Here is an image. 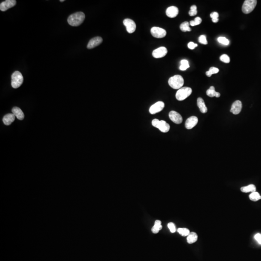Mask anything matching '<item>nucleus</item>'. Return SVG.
Masks as SVG:
<instances>
[{"label":"nucleus","mask_w":261,"mask_h":261,"mask_svg":"<svg viewBox=\"0 0 261 261\" xmlns=\"http://www.w3.org/2000/svg\"><path fill=\"white\" fill-rule=\"evenodd\" d=\"M85 18V15L84 13L78 12L71 15L68 17L67 21L71 26H78L83 23Z\"/></svg>","instance_id":"nucleus-1"},{"label":"nucleus","mask_w":261,"mask_h":261,"mask_svg":"<svg viewBox=\"0 0 261 261\" xmlns=\"http://www.w3.org/2000/svg\"><path fill=\"white\" fill-rule=\"evenodd\" d=\"M184 82V79L180 75H175L171 77L168 80L169 85L174 89H180L183 86Z\"/></svg>","instance_id":"nucleus-2"},{"label":"nucleus","mask_w":261,"mask_h":261,"mask_svg":"<svg viewBox=\"0 0 261 261\" xmlns=\"http://www.w3.org/2000/svg\"><path fill=\"white\" fill-rule=\"evenodd\" d=\"M23 74L19 71H15L11 76L12 87L14 89H17L23 84Z\"/></svg>","instance_id":"nucleus-3"},{"label":"nucleus","mask_w":261,"mask_h":261,"mask_svg":"<svg viewBox=\"0 0 261 261\" xmlns=\"http://www.w3.org/2000/svg\"><path fill=\"white\" fill-rule=\"evenodd\" d=\"M192 93V89L189 87H182L176 93V97L178 101H183L188 98Z\"/></svg>","instance_id":"nucleus-4"},{"label":"nucleus","mask_w":261,"mask_h":261,"mask_svg":"<svg viewBox=\"0 0 261 261\" xmlns=\"http://www.w3.org/2000/svg\"><path fill=\"white\" fill-rule=\"evenodd\" d=\"M152 125L157 128L162 132H167L169 131L170 125L164 120H159L158 119H154L152 121Z\"/></svg>","instance_id":"nucleus-5"},{"label":"nucleus","mask_w":261,"mask_h":261,"mask_svg":"<svg viewBox=\"0 0 261 261\" xmlns=\"http://www.w3.org/2000/svg\"><path fill=\"white\" fill-rule=\"evenodd\" d=\"M256 0H246L242 8V11L244 14H249L254 9L257 5Z\"/></svg>","instance_id":"nucleus-6"},{"label":"nucleus","mask_w":261,"mask_h":261,"mask_svg":"<svg viewBox=\"0 0 261 261\" xmlns=\"http://www.w3.org/2000/svg\"><path fill=\"white\" fill-rule=\"evenodd\" d=\"M150 32L152 36L157 38H163L166 35V31L165 29L158 27H152Z\"/></svg>","instance_id":"nucleus-7"},{"label":"nucleus","mask_w":261,"mask_h":261,"mask_svg":"<svg viewBox=\"0 0 261 261\" xmlns=\"http://www.w3.org/2000/svg\"><path fill=\"white\" fill-rule=\"evenodd\" d=\"M123 24L126 28L127 31L129 34H132L136 30V24L131 19H126L124 20Z\"/></svg>","instance_id":"nucleus-8"},{"label":"nucleus","mask_w":261,"mask_h":261,"mask_svg":"<svg viewBox=\"0 0 261 261\" xmlns=\"http://www.w3.org/2000/svg\"><path fill=\"white\" fill-rule=\"evenodd\" d=\"M164 107H165V104L163 102H157V103L151 105L149 111L151 114H156L157 113L161 112L163 109Z\"/></svg>","instance_id":"nucleus-9"},{"label":"nucleus","mask_w":261,"mask_h":261,"mask_svg":"<svg viewBox=\"0 0 261 261\" xmlns=\"http://www.w3.org/2000/svg\"><path fill=\"white\" fill-rule=\"evenodd\" d=\"M16 3L17 1L15 0H6L0 4V10L2 11H5L8 9L13 8Z\"/></svg>","instance_id":"nucleus-10"},{"label":"nucleus","mask_w":261,"mask_h":261,"mask_svg":"<svg viewBox=\"0 0 261 261\" xmlns=\"http://www.w3.org/2000/svg\"><path fill=\"white\" fill-rule=\"evenodd\" d=\"M167 53V50L164 47H161L153 51L152 56L155 58H161L165 57Z\"/></svg>","instance_id":"nucleus-11"},{"label":"nucleus","mask_w":261,"mask_h":261,"mask_svg":"<svg viewBox=\"0 0 261 261\" xmlns=\"http://www.w3.org/2000/svg\"><path fill=\"white\" fill-rule=\"evenodd\" d=\"M169 117L170 120L175 123L181 124L183 121L182 116L181 115V114L175 111L170 112Z\"/></svg>","instance_id":"nucleus-12"},{"label":"nucleus","mask_w":261,"mask_h":261,"mask_svg":"<svg viewBox=\"0 0 261 261\" xmlns=\"http://www.w3.org/2000/svg\"><path fill=\"white\" fill-rule=\"evenodd\" d=\"M103 42V39L100 36L94 37L90 40L87 45L88 49H92L100 45Z\"/></svg>","instance_id":"nucleus-13"},{"label":"nucleus","mask_w":261,"mask_h":261,"mask_svg":"<svg viewBox=\"0 0 261 261\" xmlns=\"http://www.w3.org/2000/svg\"><path fill=\"white\" fill-rule=\"evenodd\" d=\"M242 108V104L241 102L239 100L235 101L232 105L230 112L234 115H238L239 114L241 111Z\"/></svg>","instance_id":"nucleus-14"},{"label":"nucleus","mask_w":261,"mask_h":261,"mask_svg":"<svg viewBox=\"0 0 261 261\" xmlns=\"http://www.w3.org/2000/svg\"><path fill=\"white\" fill-rule=\"evenodd\" d=\"M198 118L196 116H192L187 119L185 123V127L186 129H192L196 126L198 123Z\"/></svg>","instance_id":"nucleus-15"},{"label":"nucleus","mask_w":261,"mask_h":261,"mask_svg":"<svg viewBox=\"0 0 261 261\" xmlns=\"http://www.w3.org/2000/svg\"><path fill=\"white\" fill-rule=\"evenodd\" d=\"M178 9L175 6H171L167 8L166 10V14L168 17L170 18H174L178 16Z\"/></svg>","instance_id":"nucleus-16"},{"label":"nucleus","mask_w":261,"mask_h":261,"mask_svg":"<svg viewBox=\"0 0 261 261\" xmlns=\"http://www.w3.org/2000/svg\"><path fill=\"white\" fill-rule=\"evenodd\" d=\"M12 112L13 114L19 120H23L24 118V114L20 108L14 107L13 108Z\"/></svg>","instance_id":"nucleus-17"},{"label":"nucleus","mask_w":261,"mask_h":261,"mask_svg":"<svg viewBox=\"0 0 261 261\" xmlns=\"http://www.w3.org/2000/svg\"><path fill=\"white\" fill-rule=\"evenodd\" d=\"M16 117L13 114H8L5 116L3 118V121L4 123L6 125H9L15 120Z\"/></svg>","instance_id":"nucleus-18"},{"label":"nucleus","mask_w":261,"mask_h":261,"mask_svg":"<svg viewBox=\"0 0 261 261\" xmlns=\"http://www.w3.org/2000/svg\"><path fill=\"white\" fill-rule=\"evenodd\" d=\"M197 105L202 113H206L208 111V108L205 105L204 101L201 97L197 99Z\"/></svg>","instance_id":"nucleus-19"},{"label":"nucleus","mask_w":261,"mask_h":261,"mask_svg":"<svg viewBox=\"0 0 261 261\" xmlns=\"http://www.w3.org/2000/svg\"><path fill=\"white\" fill-rule=\"evenodd\" d=\"M207 95L210 97H216L217 98H219L220 96V94L218 92H216L215 90V88L213 86H211L209 89H208L206 92Z\"/></svg>","instance_id":"nucleus-20"},{"label":"nucleus","mask_w":261,"mask_h":261,"mask_svg":"<svg viewBox=\"0 0 261 261\" xmlns=\"http://www.w3.org/2000/svg\"><path fill=\"white\" fill-rule=\"evenodd\" d=\"M198 239V235L195 232H191L187 236V242L189 244H193L197 241Z\"/></svg>","instance_id":"nucleus-21"},{"label":"nucleus","mask_w":261,"mask_h":261,"mask_svg":"<svg viewBox=\"0 0 261 261\" xmlns=\"http://www.w3.org/2000/svg\"><path fill=\"white\" fill-rule=\"evenodd\" d=\"M162 229V225L161 221L159 220H156L155 222L154 225L152 227L151 231L152 233L154 234H157L159 231L161 230Z\"/></svg>","instance_id":"nucleus-22"},{"label":"nucleus","mask_w":261,"mask_h":261,"mask_svg":"<svg viewBox=\"0 0 261 261\" xmlns=\"http://www.w3.org/2000/svg\"><path fill=\"white\" fill-rule=\"evenodd\" d=\"M241 191L243 193H253L256 192V188L255 186L253 184H250L249 185L242 187L241 188Z\"/></svg>","instance_id":"nucleus-23"},{"label":"nucleus","mask_w":261,"mask_h":261,"mask_svg":"<svg viewBox=\"0 0 261 261\" xmlns=\"http://www.w3.org/2000/svg\"><path fill=\"white\" fill-rule=\"evenodd\" d=\"M249 198L250 200L253 201L254 202H256V201L261 199V196L258 192H254L251 193L250 194Z\"/></svg>","instance_id":"nucleus-24"},{"label":"nucleus","mask_w":261,"mask_h":261,"mask_svg":"<svg viewBox=\"0 0 261 261\" xmlns=\"http://www.w3.org/2000/svg\"><path fill=\"white\" fill-rule=\"evenodd\" d=\"M180 29H181V31H182L183 32H191L192 31L191 28L190 27L189 23L187 21H185L184 23L181 24V25H180Z\"/></svg>","instance_id":"nucleus-25"},{"label":"nucleus","mask_w":261,"mask_h":261,"mask_svg":"<svg viewBox=\"0 0 261 261\" xmlns=\"http://www.w3.org/2000/svg\"><path fill=\"white\" fill-rule=\"evenodd\" d=\"M181 65L180 66V69L181 71H185L189 68L190 65L188 61L186 59H182L181 62Z\"/></svg>","instance_id":"nucleus-26"},{"label":"nucleus","mask_w":261,"mask_h":261,"mask_svg":"<svg viewBox=\"0 0 261 261\" xmlns=\"http://www.w3.org/2000/svg\"><path fill=\"white\" fill-rule=\"evenodd\" d=\"M178 232L183 236H186L190 233L189 230L186 228H180L178 229Z\"/></svg>","instance_id":"nucleus-27"},{"label":"nucleus","mask_w":261,"mask_h":261,"mask_svg":"<svg viewBox=\"0 0 261 261\" xmlns=\"http://www.w3.org/2000/svg\"><path fill=\"white\" fill-rule=\"evenodd\" d=\"M219 69L216 67H211L209 69V71L206 72V75L208 77H211L213 74H215L219 73Z\"/></svg>","instance_id":"nucleus-28"},{"label":"nucleus","mask_w":261,"mask_h":261,"mask_svg":"<svg viewBox=\"0 0 261 261\" xmlns=\"http://www.w3.org/2000/svg\"><path fill=\"white\" fill-rule=\"evenodd\" d=\"M202 23V19L200 17H196L194 19V20H192L190 23V25L192 26H196V25H199L200 24Z\"/></svg>","instance_id":"nucleus-29"},{"label":"nucleus","mask_w":261,"mask_h":261,"mask_svg":"<svg viewBox=\"0 0 261 261\" xmlns=\"http://www.w3.org/2000/svg\"><path fill=\"white\" fill-rule=\"evenodd\" d=\"M218 41L220 43L222 44L223 45H229V41L225 37H219L218 38Z\"/></svg>","instance_id":"nucleus-30"},{"label":"nucleus","mask_w":261,"mask_h":261,"mask_svg":"<svg viewBox=\"0 0 261 261\" xmlns=\"http://www.w3.org/2000/svg\"><path fill=\"white\" fill-rule=\"evenodd\" d=\"M197 14V7L196 5H192L190 8L189 14L190 16H194Z\"/></svg>","instance_id":"nucleus-31"},{"label":"nucleus","mask_w":261,"mask_h":261,"mask_svg":"<svg viewBox=\"0 0 261 261\" xmlns=\"http://www.w3.org/2000/svg\"><path fill=\"white\" fill-rule=\"evenodd\" d=\"M210 16H211V17L213 23H218V21H219V19H218V17H219V14H218V13L214 12L211 13Z\"/></svg>","instance_id":"nucleus-32"},{"label":"nucleus","mask_w":261,"mask_h":261,"mask_svg":"<svg viewBox=\"0 0 261 261\" xmlns=\"http://www.w3.org/2000/svg\"><path fill=\"white\" fill-rule=\"evenodd\" d=\"M220 60L224 63H228L230 62L229 56L226 54H223L220 57Z\"/></svg>","instance_id":"nucleus-33"},{"label":"nucleus","mask_w":261,"mask_h":261,"mask_svg":"<svg viewBox=\"0 0 261 261\" xmlns=\"http://www.w3.org/2000/svg\"><path fill=\"white\" fill-rule=\"evenodd\" d=\"M199 42L200 43L202 44L203 45H207L208 44V41L207 40V37L205 35H202L200 36L199 38Z\"/></svg>","instance_id":"nucleus-34"},{"label":"nucleus","mask_w":261,"mask_h":261,"mask_svg":"<svg viewBox=\"0 0 261 261\" xmlns=\"http://www.w3.org/2000/svg\"><path fill=\"white\" fill-rule=\"evenodd\" d=\"M168 227L171 233H174L176 232V226L175 225L174 223H169L168 224Z\"/></svg>","instance_id":"nucleus-35"},{"label":"nucleus","mask_w":261,"mask_h":261,"mask_svg":"<svg viewBox=\"0 0 261 261\" xmlns=\"http://www.w3.org/2000/svg\"><path fill=\"white\" fill-rule=\"evenodd\" d=\"M197 46H198V45L197 44H195L193 42H190L188 44V47L190 50H193L195 47H196Z\"/></svg>","instance_id":"nucleus-36"},{"label":"nucleus","mask_w":261,"mask_h":261,"mask_svg":"<svg viewBox=\"0 0 261 261\" xmlns=\"http://www.w3.org/2000/svg\"><path fill=\"white\" fill-rule=\"evenodd\" d=\"M254 238L258 242L259 244L261 245V234L258 233L254 235Z\"/></svg>","instance_id":"nucleus-37"},{"label":"nucleus","mask_w":261,"mask_h":261,"mask_svg":"<svg viewBox=\"0 0 261 261\" xmlns=\"http://www.w3.org/2000/svg\"><path fill=\"white\" fill-rule=\"evenodd\" d=\"M65 2V0H62V1H60V2Z\"/></svg>","instance_id":"nucleus-38"}]
</instances>
